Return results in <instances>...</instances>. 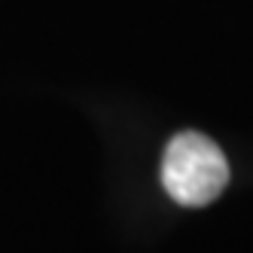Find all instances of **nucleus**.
Wrapping results in <instances>:
<instances>
[{
  "label": "nucleus",
  "instance_id": "obj_1",
  "mask_svg": "<svg viewBox=\"0 0 253 253\" xmlns=\"http://www.w3.org/2000/svg\"><path fill=\"white\" fill-rule=\"evenodd\" d=\"M229 183V162L216 143L198 131H180L162 156V186L183 208H205Z\"/></svg>",
  "mask_w": 253,
  "mask_h": 253
}]
</instances>
